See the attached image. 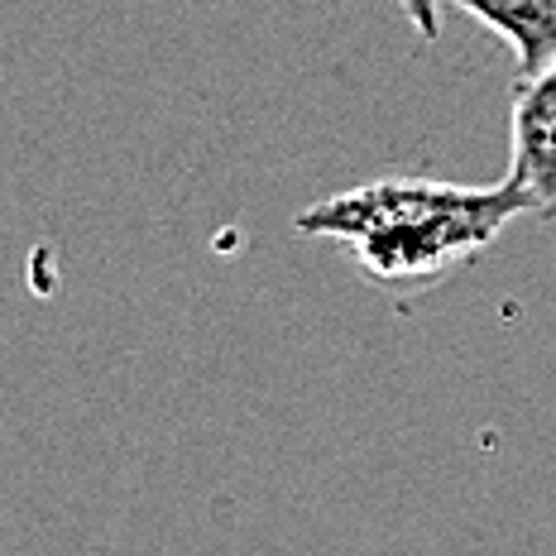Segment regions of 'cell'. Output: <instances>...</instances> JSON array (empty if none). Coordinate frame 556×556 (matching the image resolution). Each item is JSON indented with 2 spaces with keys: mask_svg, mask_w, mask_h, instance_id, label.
Masks as SVG:
<instances>
[{
  "mask_svg": "<svg viewBox=\"0 0 556 556\" xmlns=\"http://www.w3.org/2000/svg\"><path fill=\"white\" fill-rule=\"evenodd\" d=\"M504 178L523 192L528 216L556 222V53L538 73L514 77Z\"/></svg>",
  "mask_w": 556,
  "mask_h": 556,
  "instance_id": "2",
  "label": "cell"
},
{
  "mask_svg": "<svg viewBox=\"0 0 556 556\" xmlns=\"http://www.w3.org/2000/svg\"><path fill=\"white\" fill-rule=\"evenodd\" d=\"M484 29H494L514 49L518 77L538 73L556 53V0H451Z\"/></svg>",
  "mask_w": 556,
  "mask_h": 556,
  "instance_id": "3",
  "label": "cell"
},
{
  "mask_svg": "<svg viewBox=\"0 0 556 556\" xmlns=\"http://www.w3.org/2000/svg\"><path fill=\"white\" fill-rule=\"evenodd\" d=\"M528 216L514 182L466 188L442 178H375L298 212V230L341 240L355 269L389 293H422L460 274L500 240V230Z\"/></svg>",
  "mask_w": 556,
  "mask_h": 556,
  "instance_id": "1",
  "label": "cell"
},
{
  "mask_svg": "<svg viewBox=\"0 0 556 556\" xmlns=\"http://www.w3.org/2000/svg\"><path fill=\"white\" fill-rule=\"evenodd\" d=\"M399 10L417 29V39H427V43L442 39V0H399Z\"/></svg>",
  "mask_w": 556,
  "mask_h": 556,
  "instance_id": "4",
  "label": "cell"
}]
</instances>
